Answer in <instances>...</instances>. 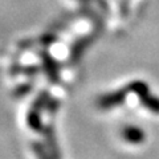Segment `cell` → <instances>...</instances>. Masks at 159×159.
<instances>
[{"label": "cell", "instance_id": "obj_1", "mask_svg": "<svg viewBox=\"0 0 159 159\" xmlns=\"http://www.w3.org/2000/svg\"><path fill=\"white\" fill-rule=\"evenodd\" d=\"M123 135H125V138L127 139V141L134 142V143L141 142L142 139H143L142 131L139 130V129H135V127H129V129H126L125 133H123Z\"/></svg>", "mask_w": 159, "mask_h": 159}]
</instances>
